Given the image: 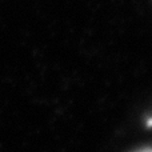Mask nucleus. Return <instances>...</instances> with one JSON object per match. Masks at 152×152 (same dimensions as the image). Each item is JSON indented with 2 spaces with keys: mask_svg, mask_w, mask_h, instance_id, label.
<instances>
[{
  "mask_svg": "<svg viewBox=\"0 0 152 152\" xmlns=\"http://www.w3.org/2000/svg\"><path fill=\"white\" fill-rule=\"evenodd\" d=\"M136 152H152V148H144V150H140V151H136Z\"/></svg>",
  "mask_w": 152,
  "mask_h": 152,
  "instance_id": "f257e3e1",
  "label": "nucleus"
}]
</instances>
